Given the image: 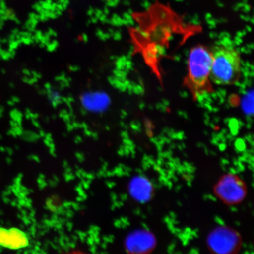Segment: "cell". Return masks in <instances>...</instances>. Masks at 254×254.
Returning a JSON list of instances; mask_svg holds the SVG:
<instances>
[{
  "label": "cell",
  "instance_id": "obj_1",
  "mask_svg": "<svg viewBox=\"0 0 254 254\" xmlns=\"http://www.w3.org/2000/svg\"><path fill=\"white\" fill-rule=\"evenodd\" d=\"M212 53L211 81L217 85L233 84L240 77V53L230 46H218Z\"/></svg>",
  "mask_w": 254,
  "mask_h": 254
},
{
  "label": "cell",
  "instance_id": "obj_2",
  "mask_svg": "<svg viewBox=\"0 0 254 254\" xmlns=\"http://www.w3.org/2000/svg\"><path fill=\"white\" fill-rule=\"evenodd\" d=\"M212 53L207 48L198 46L190 50L188 58L189 87L193 92L208 90L211 78Z\"/></svg>",
  "mask_w": 254,
  "mask_h": 254
},
{
  "label": "cell",
  "instance_id": "obj_3",
  "mask_svg": "<svg viewBox=\"0 0 254 254\" xmlns=\"http://www.w3.org/2000/svg\"><path fill=\"white\" fill-rule=\"evenodd\" d=\"M209 245L215 254H233L238 244V238L233 231L220 228L212 232Z\"/></svg>",
  "mask_w": 254,
  "mask_h": 254
},
{
  "label": "cell",
  "instance_id": "obj_4",
  "mask_svg": "<svg viewBox=\"0 0 254 254\" xmlns=\"http://www.w3.org/2000/svg\"><path fill=\"white\" fill-rule=\"evenodd\" d=\"M217 193L227 202L240 201L244 195L242 184L232 176H227L222 179L217 186Z\"/></svg>",
  "mask_w": 254,
  "mask_h": 254
},
{
  "label": "cell",
  "instance_id": "obj_5",
  "mask_svg": "<svg viewBox=\"0 0 254 254\" xmlns=\"http://www.w3.org/2000/svg\"><path fill=\"white\" fill-rule=\"evenodd\" d=\"M28 245L29 240L24 231L15 228H0V246L9 249L19 250Z\"/></svg>",
  "mask_w": 254,
  "mask_h": 254
},
{
  "label": "cell",
  "instance_id": "obj_6",
  "mask_svg": "<svg viewBox=\"0 0 254 254\" xmlns=\"http://www.w3.org/2000/svg\"><path fill=\"white\" fill-rule=\"evenodd\" d=\"M81 102L84 109L90 112L100 113L107 110L110 104V98L103 91H89L82 94Z\"/></svg>",
  "mask_w": 254,
  "mask_h": 254
},
{
  "label": "cell",
  "instance_id": "obj_7",
  "mask_svg": "<svg viewBox=\"0 0 254 254\" xmlns=\"http://www.w3.org/2000/svg\"><path fill=\"white\" fill-rule=\"evenodd\" d=\"M154 240L150 233L145 231L134 232L127 241V249L132 254H145L153 247Z\"/></svg>",
  "mask_w": 254,
  "mask_h": 254
},
{
  "label": "cell",
  "instance_id": "obj_8",
  "mask_svg": "<svg viewBox=\"0 0 254 254\" xmlns=\"http://www.w3.org/2000/svg\"><path fill=\"white\" fill-rule=\"evenodd\" d=\"M132 195L139 201H147L152 192L151 184L144 177H137L132 180L130 185Z\"/></svg>",
  "mask_w": 254,
  "mask_h": 254
},
{
  "label": "cell",
  "instance_id": "obj_9",
  "mask_svg": "<svg viewBox=\"0 0 254 254\" xmlns=\"http://www.w3.org/2000/svg\"><path fill=\"white\" fill-rule=\"evenodd\" d=\"M49 98L53 104H57L60 101V96L59 94L55 91H50Z\"/></svg>",
  "mask_w": 254,
  "mask_h": 254
},
{
  "label": "cell",
  "instance_id": "obj_10",
  "mask_svg": "<svg viewBox=\"0 0 254 254\" xmlns=\"http://www.w3.org/2000/svg\"><path fill=\"white\" fill-rule=\"evenodd\" d=\"M66 254H88L87 253H85L84 252H79V251H74V252H72Z\"/></svg>",
  "mask_w": 254,
  "mask_h": 254
}]
</instances>
